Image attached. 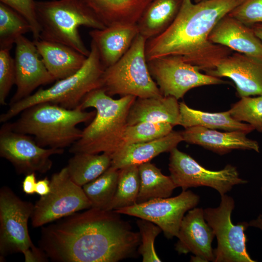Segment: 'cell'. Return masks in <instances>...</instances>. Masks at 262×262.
I'll return each mask as SVG.
<instances>
[{
  "mask_svg": "<svg viewBox=\"0 0 262 262\" xmlns=\"http://www.w3.org/2000/svg\"><path fill=\"white\" fill-rule=\"evenodd\" d=\"M115 210L90 208L43 227L39 246L51 261L117 262L134 256L139 232Z\"/></svg>",
  "mask_w": 262,
  "mask_h": 262,
  "instance_id": "obj_1",
  "label": "cell"
},
{
  "mask_svg": "<svg viewBox=\"0 0 262 262\" xmlns=\"http://www.w3.org/2000/svg\"><path fill=\"white\" fill-rule=\"evenodd\" d=\"M245 0H204L193 3L183 0L171 25L160 34L146 41L147 62L170 55L206 73L232 52L231 49L212 43L209 36L217 22Z\"/></svg>",
  "mask_w": 262,
  "mask_h": 262,
  "instance_id": "obj_2",
  "label": "cell"
},
{
  "mask_svg": "<svg viewBox=\"0 0 262 262\" xmlns=\"http://www.w3.org/2000/svg\"><path fill=\"white\" fill-rule=\"evenodd\" d=\"M136 98L126 96L113 99L102 88L89 93L80 105L83 110L95 108L96 115L69 152L114 153L122 145L129 110Z\"/></svg>",
  "mask_w": 262,
  "mask_h": 262,
  "instance_id": "obj_3",
  "label": "cell"
},
{
  "mask_svg": "<svg viewBox=\"0 0 262 262\" xmlns=\"http://www.w3.org/2000/svg\"><path fill=\"white\" fill-rule=\"evenodd\" d=\"M96 111L86 112L80 105L68 109L50 103L32 106L9 123L15 131L33 136L41 147L55 149L70 147L82 136L77 125L93 119Z\"/></svg>",
  "mask_w": 262,
  "mask_h": 262,
  "instance_id": "obj_4",
  "label": "cell"
},
{
  "mask_svg": "<svg viewBox=\"0 0 262 262\" xmlns=\"http://www.w3.org/2000/svg\"><path fill=\"white\" fill-rule=\"evenodd\" d=\"M104 70L97 49L91 41L90 53L78 71L57 80L48 88H40L27 98L9 105V109L0 115V122H8L26 109L40 103H50L68 109H75L89 93L102 87Z\"/></svg>",
  "mask_w": 262,
  "mask_h": 262,
  "instance_id": "obj_5",
  "label": "cell"
},
{
  "mask_svg": "<svg viewBox=\"0 0 262 262\" xmlns=\"http://www.w3.org/2000/svg\"><path fill=\"white\" fill-rule=\"evenodd\" d=\"M36 16L40 28L39 39L65 44L88 57V49L79 28H105L79 0L36 1Z\"/></svg>",
  "mask_w": 262,
  "mask_h": 262,
  "instance_id": "obj_6",
  "label": "cell"
},
{
  "mask_svg": "<svg viewBox=\"0 0 262 262\" xmlns=\"http://www.w3.org/2000/svg\"><path fill=\"white\" fill-rule=\"evenodd\" d=\"M146 41L139 34L127 52L105 69L101 88L107 95L137 98L163 96L148 69L145 53Z\"/></svg>",
  "mask_w": 262,
  "mask_h": 262,
  "instance_id": "obj_7",
  "label": "cell"
},
{
  "mask_svg": "<svg viewBox=\"0 0 262 262\" xmlns=\"http://www.w3.org/2000/svg\"><path fill=\"white\" fill-rule=\"evenodd\" d=\"M34 205L21 199L9 187L0 190V258L21 253L26 262H46L47 257L30 238L28 222Z\"/></svg>",
  "mask_w": 262,
  "mask_h": 262,
  "instance_id": "obj_8",
  "label": "cell"
},
{
  "mask_svg": "<svg viewBox=\"0 0 262 262\" xmlns=\"http://www.w3.org/2000/svg\"><path fill=\"white\" fill-rule=\"evenodd\" d=\"M50 187L49 192L34 204L31 217L33 227L43 226L91 207L82 187L70 179L66 167L52 175Z\"/></svg>",
  "mask_w": 262,
  "mask_h": 262,
  "instance_id": "obj_9",
  "label": "cell"
},
{
  "mask_svg": "<svg viewBox=\"0 0 262 262\" xmlns=\"http://www.w3.org/2000/svg\"><path fill=\"white\" fill-rule=\"evenodd\" d=\"M235 207L233 198L226 194L221 196L219 206L204 209V218L213 229L217 239L213 249L214 262H254L246 248L247 239L245 231L246 222L234 225L231 213Z\"/></svg>",
  "mask_w": 262,
  "mask_h": 262,
  "instance_id": "obj_10",
  "label": "cell"
},
{
  "mask_svg": "<svg viewBox=\"0 0 262 262\" xmlns=\"http://www.w3.org/2000/svg\"><path fill=\"white\" fill-rule=\"evenodd\" d=\"M169 152L170 176L176 188L180 187L182 190L206 186L215 189L221 196L230 191L234 185L247 182L240 177L237 168L231 164L220 170H211L177 147Z\"/></svg>",
  "mask_w": 262,
  "mask_h": 262,
  "instance_id": "obj_11",
  "label": "cell"
},
{
  "mask_svg": "<svg viewBox=\"0 0 262 262\" xmlns=\"http://www.w3.org/2000/svg\"><path fill=\"white\" fill-rule=\"evenodd\" d=\"M147 65L150 75L162 94L178 100L194 88L229 83L220 78L202 73L197 66L178 56L156 58L147 61Z\"/></svg>",
  "mask_w": 262,
  "mask_h": 262,
  "instance_id": "obj_12",
  "label": "cell"
},
{
  "mask_svg": "<svg viewBox=\"0 0 262 262\" xmlns=\"http://www.w3.org/2000/svg\"><path fill=\"white\" fill-rule=\"evenodd\" d=\"M64 149L40 146L31 135L14 131L8 122L0 130V156L10 162L18 174L45 173L52 167L51 156Z\"/></svg>",
  "mask_w": 262,
  "mask_h": 262,
  "instance_id": "obj_13",
  "label": "cell"
},
{
  "mask_svg": "<svg viewBox=\"0 0 262 262\" xmlns=\"http://www.w3.org/2000/svg\"><path fill=\"white\" fill-rule=\"evenodd\" d=\"M199 199L198 195L191 191L182 190L174 197L153 199L115 211L149 221L171 239L177 237L185 213L196 207Z\"/></svg>",
  "mask_w": 262,
  "mask_h": 262,
  "instance_id": "obj_14",
  "label": "cell"
},
{
  "mask_svg": "<svg viewBox=\"0 0 262 262\" xmlns=\"http://www.w3.org/2000/svg\"><path fill=\"white\" fill-rule=\"evenodd\" d=\"M15 44L14 62L16 89L9 105L30 96L38 87L56 80L40 58L33 41L21 35L16 40Z\"/></svg>",
  "mask_w": 262,
  "mask_h": 262,
  "instance_id": "obj_15",
  "label": "cell"
},
{
  "mask_svg": "<svg viewBox=\"0 0 262 262\" xmlns=\"http://www.w3.org/2000/svg\"><path fill=\"white\" fill-rule=\"evenodd\" d=\"M206 74L231 79L240 98L262 95V57L232 52Z\"/></svg>",
  "mask_w": 262,
  "mask_h": 262,
  "instance_id": "obj_16",
  "label": "cell"
},
{
  "mask_svg": "<svg viewBox=\"0 0 262 262\" xmlns=\"http://www.w3.org/2000/svg\"><path fill=\"white\" fill-rule=\"evenodd\" d=\"M215 234L206 222L204 210L195 207L188 211L180 224L175 249L180 254L193 253L192 262H214L212 243Z\"/></svg>",
  "mask_w": 262,
  "mask_h": 262,
  "instance_id": "obj_17",
  "label": "cell"
},
{
  "mask_svg": "<svg viewBox=\"0 0 262 262\" xmlns=\"http://www.w3.org/2000/svg\"><path fill=\"white\" fill-rule=\"evenodd\" d=\"M180 132L183 141L200 146L220 155L226 154L235 149L260 152L258 142L247 138V134L241 131L222 132L194 126L185 128Z\"/></svg>",
  "mask_w": 262,
  "mask_h": 262,
  "instance_id": "obj_18",
  "label": "cell"
},
{
  "mask_svg": "<svg viewBox=\"0 0 262 262\" xmlns=\"http://www.w3.org/2000/svg\"><path fill=\"white\" fill-rule=\"evenodd\" d=\"M209 40L236 52L262 58V41L252 29L228 14L217 22Z\"/></svg>",
  "mask_w": 262,
  "mask_h": 262,
  "instance_id": "obj_19",
  "label": "cell"
},
{
  "mask_svg": "<svg viewBox=\"0 0 262 262\" xmlns=\"http://www.w3.org/2000/svg\"><path fill=\"white\" fill-rule=\"evenodd\" d=\"M139 34L137 24L114 25L89 32L105 69L127 52Z\"/></svg>",
  "mask_w": 262,
  "mask_h": 262,
  "instance_id": "obj_20",
  "label": "cell"
},
{
  "mask_svg": "<svg viewBox=\"0 0 262 262\" xmlns=\"http://www.w3.org/2000/svg\"><path fill=\"white\" fill-rule=\"evenodd\" d=\"M182 141L180 131H172L167 135L152 141L123 145L112 155L111 166L119 169L150 162L161 153L170 152Z\"/></svg>",
  "mask_w": 262,
  "mask_h": 262,
  "instance_id": "obj_21",
  "label": "cell"
},
{
  "mask_svg": "<svg viewBox=\"0 0 262 262\" xmlns=\"http://www.w3.org/2000/svg\"><path fill=\"white\" fill-rule=\"evenodd\" d=\"M105 27L137 24L153 0H79Z\"/></svg>",
  "mask_w": 262,
  "mask_h": 262,
  "instance_id": "obj_22",
  "label": "cell"
},
{
  "mask_svg": "<svg viewBox=\"0 0 262 262\" xmlns=\"http://www.w3.org/2000/svg\"><path fill=\"white\" fill-rule=\"evenodd\" d=\"M33 42L47 69L57 81L78 71L87 57L63 44L41 39Z\"/></svg>",
  "mask_w": 262,
  "mask_h": 262,
  "instance_id": "obj_23",
  "label": "cell"
},
{
  "mask_svg": "<svg viewBox=\"0 0 262 262\" xmlns=\"http://www.w3.org/2000/svg\"><path fill=\"white\" fill-rule=\"evenodd\" d=\"M180 116V102L173 97L137 98L129 110L127 123L167 122L175 126L178 125Z\"/></svg>",
  "mask_w": 262,
  "mask_h": 262,
  "instance_id": "obj_24",
  "label": "cell"
},
{
  "mask_svg": "<svg viewBox=\"0 0 262 262\" xmlns=\"http://www.w3.org/2000/svg\"><path fill=\"white\" fill-rule=\"evenodd\" d=\"M180 111L178 125L184 128L199 126L212 130L241 131L247 134L254 130L250 125L234 119L229 110L218 113L203 112L192 109L181 102Z\"/></svg>",
  "mask_w": 262,
  "mask_h": 262,
  "instance_id": "obj_25",
  "label": "cell"
},
{
  "mask_svg": "<svg viewBox=\"0 0 262 262\" xmlns=\"http://www.w3.org/2000/svg\"><path fill=\"white\" fill-rule=\"evenodd\" d=\"M183 0H153L137 23L147 40L165 31L173 22Z\"/></svg>",
  "mask_w": 262,
  "mask_h": 262,
  "instance_id": "obj_26",
  "label": "cell"
},
{
  "mask_svg": "<svg viewBox=\"0 0 262 262\" xmlns=\"http://www.w3.org/2000/svg\"><path fill=\"white\" fill-rule=\"evenodd\" d=\"M111 163L112 155L108 153L79 152L74 154L66 167L70 179L82 187L105 172Z\"/></svg>",
  "mask_w": 262,
  "mask_h": 262,
  "instance_id": "obj_27",
  "label": "cell"
},
{
  "mask_svg": "<svg viewBox=\"0 0 262 262\" xmlns=\"http://www.w3.org/2000/svg\"><path fill=\"white\" fill-rule=\"evenodd\" d=\"M140 188L137 203L169 197L176 188L171 177L164 175L160 169L148 162L138 165Z\"/></svg>",
  "mask_w": 262,
  "mask_h": 262,
  "instance_id": "obj_28",
  "label": "cell"
},
{
  "mask_svg": "<svg viewBox=\"0 0 262 262\" xmlns=\"http://www.w3.org/2000/svg\"><path fill=\"white\" fill-rule=\"evenodd\" d=\"M119 169L110 166L94 180L82 186L91 208L107 210L116 192Z\"/></svg>",
  "mask_w": 262,
  "mask_h": 262,
  "instance_id": "obj_29",
  "label": "cell"
},
{
  "mask_svg": "<svg viewBox=\"0 0 262 262\" xmlns=\"http://www.w3.org/2000/svg\"><path fill=\"white\" fill-rule=\"evenodd\" d=\"M139 188L138 165L119 169L116 192L107 210H116L136 204Z\"/></svg>",
  "mask_w": 262,
  "mask_h": 262,
  "instance_id": "obj_30",
  "label": "cell"
},
{
  "mask_svg": "<svg viewBox=\"0 0 262 262\" xmlns=\"http://www.w3.org/2000/svg\"><path fill=\"white\" fill-rule=\"evenodd\" d=\"M32 32L27 20L20 14L0 3V49H11L21 35Z\"/></svg>",
  "mask_w": 262,
  "mask_h": 262,
  "instance_id": "obj_31",
  "label": "cell"
},
{
  "mask_svg": "<svg viewBox=\"0 0 262 262\" xmlns=\"http://www.w3.org/2000/svg\"><path fill=\"white\" fill-rule=\"evenodd\" d=\"M173 127L167 122H145L127 125L121 147L148 142L164 137L173 131Z\"/></svg>",
  "mask_w": 262,
  "mask_h": 262,
  "instance_id": "obj_32",
  "label": "cell"
},
{
  "mask_svg": "<svg viewBox=\"0 0 262 262\" xmlns=\"http://www.w3.org/2000/svg\"><path fill=\"white\" fill-rule=\"evenodd\" d=\"M229 110L234 119L247 123L262 132V95L240 98Z\"/></svg>",
  "mask_w": 262,
  "mask_h": 262,
  "instance_id": "obj_33",
  "label": "cell"
},
{
  "mask_svg": "<svg viewBox=\"0 0 262 262\" xmlns=\"http://www.w3.org/2000/svg\"><path fill=\"white\" fill-rule=\"evenodd\" d=\"M137 225L141 237L138 252L142 256L143 262H161L154 247L155 238L162 231L161 229L155 224L141 218L137 221Z\"/></svg>",
  "mask_w": 262,
  "mask_h": 262,
  "instance_id": "obj_34",
  "label": "cell"
},
{
  "mask_svg": "<svg viewBox=\"0 0 262 262\" xmlns=\"http://www.w3.org/2000/svg\"><path fill=\"white\" fill-rule=\"evenodd\" d=\"M9 49H0V104H6V99L15 84L14 59Z\"/></svg>",
  "mask_w": 262,
  "mask_h": 262,
  "instance_id": "obj_35",
  "label": "cell"
},
{
  "mask_svg": "<svg viewBox=\"0 0 262 262\" xmlns=\"http://www.w3.org/2000/svg\"><path fill=\"white\" fill-rule=\"evenodd\" d=\"M228 15L249 27L262 23V0H245Z\"/></svg>",
  "mask_w": 262,
  "mask_h": 262,
  "instance_id": "obj_36",
  "label": "cell"
},
{
  "mask_svg": "<svg viewBox=\"0 0 262 262\" xmlns=\"http://www.w3.org/2000/svg\"><path fill=\"white\" fill-rule=\"evenodd\" d=\"M0 2L12 8L23 16L29 22L33 40L40 38V28L36 12V1L34 0H0Z\"/></svg>",
  "mask_w": 262,
  "mask_h": 262,
  "instance_id": "obj_37",
  "label": "cell"
},
{
  "mask_svg": "<svg viewBox=\"0 0 262 262\" xmlns=\"http://www.w3.org/2000/svg\"><path fill=\"white\" fill-rule=\"evenodd\" d=\"M36 182L35 173L26 175L22 182L23 192L27 195H33L35 193Z\"/></svg>",
  "mask_w": 262,
  "mask_h": 262,
  "instance_id": "obj_38",
  "label": "cell"
},
{
  "mask_svg": "<svg viewBox=\"0 0 262 262\" xmlns=\"http://www.w3.org/2000/svg\"><path fill=\"white\" fill-rule=\"evenodd\" d=\"M50 180L47 177L36 182L35 193L41 196L47 195L50 191Z\"/></svg>",
  "mask_w": 262,
  "mask_h": 262,
  "instance_id": "obj_39",
  "label": "cell"
},
{
  "mask_svg": "<svg viewBox=\"0 0 262 262\" xmlns=\"http://www.w3.org/2000/svg\"><path fill=\"white\" fill-rule=\"evenodd\" d=\"M250 27L256 36L262 41V23L256 24Z\"/></svg>",
  "mask_w": 262,
  "mask_h": 262,
  "instance_id": "obj_40",
  "label": "cell"
},
{
  "mask_svg": "<svg viewBox=\"0 0 262 262\" xmlns=\"http://www.w3.org/2000/svg\"><path fill=\"white\" fill-rule=\"evenodd\" d=\"M249 226L255 227L262 230V214L260 215L256 219L251 221Z\"/></svg>",
  "mask_w": 262,
  "mask_h": 262,
  "instance_id": "obj_41",
  "label": "cell"
},
{
  "mask_svg": "<svg viewBox=\"0 0 262 262\" xmlns=\"http://www.w3.org/2000/svg\"><path fill=\"white\" fill-rule=\"evenodd\" d=\"M195 0V2H199L204 0Z\"/></svg>",
  "mask_w": 262,
  "mask_h": 262,
  "instance_id": "obj_42",
  "label": "cell"
},
{
  "mask_svg": "<svg viewBox=\"0 0 262 262\" xmlns=\"http://www.w3.org/2000/svg\"><path fill=\"white\" fill-rule=\"evenodd\" d=\"M261 190H262V189H261Z\"/></svg>",
  "mask_w": 262,
  "mask_h": 262,
  "instance_id": "obj_43",
  "label": "cell"
}]
</instances>
